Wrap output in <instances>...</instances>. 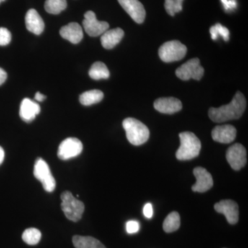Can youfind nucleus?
Masks as SVG:
<instances>
[{
	"instance_id": "f257e3e1",
	"label": "nucleus",
	"mask_w": 248,
	"mask_h": 248,
	"mask_svg": "<svg viewBox=\"0 0 248 248\" xmlns=\"http://www.w3.org/2000/svg\"><path fill=\"white\" fill-rule=\"evenodd\" d=\"M246 108V98L242 93L238 91L230 104L219 108H211L208 111V115L213 122L222 123L238 120L244 114Z\"/></svg>"
},
{
	"instance_id": "f03ea898",
	"label": "nucleus",
	"mask_w": 248,
	"mask_h": 248,
	"mask_svg": "<svg viewBox=\"0 0 248 248\" xmlns=\"http://www.w3.org/2000/svg\"><path fill=\"white\" fill-rule=\"evenodd\" d=\"M179 138L181 146L176 153V157L178 160H190L199 156L202 143L195 134L191 132H184L179 134Z\"/></svg>"
},
{
	"instance_id": "7ed1b4c3",
	"label": "nucleus",
	"mask_w": 248,
	"mask_h": 248,
	"mask_svg": "<svg viewBox=\"0 0 248 248\" xmlns=\"http://www.w3.org/2000/svg\"><path fill=\"white\" fill-rule=\"evenodd\" d=\"M123 127L128 141L134 146L143 144L149 139V129L136 119H125L123 122Z\"/></svg>"
},
{
	"instance_id": "20e7f679",
	"label": "nucleus",
	"mask_w": 248,
	"mask_h": 248,
	"mask_svg": "<svg viewBox=\"0 0 248 248\" xmlns=\"http://www.w3.org/2000/svg\"><path fill=\"white\" fill-rule=\"evenodd\" d=\"M62 209L65 216L72 221L81 219L84 212V204L78 200L69 191H65L61 195Z\"/></svg>"
},
{
	"instance_id": "39448f33",
	"label": "nucleus",
	"mask_w": 248,
	"mask_h": 248,
	"mask_svg": "<svg viewBox=\"0 0 248 248\" xmlns=\"http://www.w3.org/2000/svg\"><path fill=\"white\" fill-rule=\"evenodd\" d=\"M187 48L179 41L166 42L159 49V58L166 63L179 61L186 56Z\"/></svg>"
},
{
	"instance_id": "423d86ee",
	"label": "nucleus",
	"mask_w": 248,
	"mask_h": 248,
	"mask_svg": "<svg viewBox=\"0 0 248 248\" xmlns=\"http://www.w3.org/2000/svg\"><path fill=\"white\" fill-rule=\"evenodd\" d=\"M33 173L36 179L42 183L44 189L46 192H53L56 187V182L50 172L48 164L45 160L42 158L36 160Z\"/></svg>"
},
{
	"instance_id": "0eeeda50",
	"label": "nucleus",
	"mask_w": 248,
	"mask_h": 248,
	"mask_svg": "<svg viewBox=\"0 0 248 248\" xmlns=\"http://www.w3.org/2000/svg\"><path fill=\"white\" fill-rule=\"evenodd\" d=\"M204 69L201 66L198 58H193L179 67L176 71V76L179 79L187 81L190 79L200 80L203 78Z\"/></svg>"
},
{
	"instance_id": "6e6552de",
	"label": "nucleus",
	"mask_w": 248,
	"mask_h": 248,
	"mask_svg": "<svg viewBox=\"0 0 248 248\" xmlns=\"http://www.w3.org/2000/svg\"><path fill=\"white\" fill-rule=\"evenodd\" d=\"M82 24L86 33L91 37L102 35L109 28L108 23L97 20L95 14L91 11H87L84 14Z\"/></svg>"
},
{
	"instance_id": "1a4fd4ad",
	"label": "nucleus",
	"mask_w": 248,
	"mask_h": 248,
	"mask_svg": "<svg viewBox=\"0 0 248 248\" xmlns=\"http://www.w3.org/2000/svg\"><path fill=\"white\" fill-rule=\"evenodd\" d=\"M83 145L80 140L75 138H67L60 143L58 152V157L68 160L81 154Z\"/></svg>"
},
{
	"instance_id": "9d476101",
	"label": "nucleus",
	"mask_w": 248,
	"mask_h": 248,
	"mask_svg": "<svg viewBox=\"0 0 248 248\" xmlns=\"http://www.w3.org/2000/svg\"><path fill=\"white\" fill-rule=\"evenodd\" d=\"M246 150L241 143H235L228 148L226 153V159L232 169L239 170L247 163Z\"/></svg>"
},
{
	"instance_id": "9b49d317",
	"label": "nucleus",
	"mask_w": 248,
	"mask_h": 248,
	"mask_svg": "<svg viewBox=\"0 0 248 248\" xmlns=\"http://www.w3.org/2000/svg\"><path fill=\"white\" fill-rule=\"evenodd\" d=\"M217 213L223 214L230 224L234 225L239 221V206L234 201L222 200L215 205Z\"/></svg>"
},
{
	"instance_id": "f8f14e48",
	"label": "nucleus",
	"mask_w": 248,
	"mask_h": 248,
	"mask_svg": "<svg viewBox=\"0 0 248 248\" xmlns=\"http://www.w3.org/2000/svg\"><path fill=\"white\" fill-rule=\"evenodd\" d=\"M122 8L138 24L144 22L146 11L139 0H118Z\"/></svg>"
},
{
	"instance_id": "ddd939ff",
	"label": "nucleus",
	"mask_w": 248,
	"mask_h": 248,
	"mask_svg": "<svg viewBox=\"0 0 248 248\" xmlns=\"http://www.w3.org/2000/svg\"><path fill=\"white\" fill-rule=\"evenodd\" d=\"M193 173L197 182L195 185L192 186V191L203 193L213 187V177L206 169L202 167H197L194 169Z\"/></svg>"
},
{
	"instance_id": "4468645a",
	"label": "nucleus",
	"mask_w": 248,
	"mask_h": 248,
	"mask_svg": "<svg viewBox=\"0 0 248 248\" xmlns=\"http://www.w3.org/2000/svg\"><path fill=\"white\" fill-rule=\"evenodd\" d=\"M154 107L158 112L171 115L182 110V103L177 98H159L155 101Z\"/></svg>"
},
{
	"instance_id": "2eb2a0df",
	"label": "nucleus",
	"mask_w": 248,
	"mask_h": 248,
	"mask_svg": "<svg viewBox=\"0 0 248 248\" xmlns=\"http://www.w3.org/2000/svg\"><path fill=\"white\" fill-rule=\"evenodd\" d=\"M236 135V128L232 125H217L212 131L214 141L221 143H232Z\"/></svg>"
},
{
	"instance_id": "dca6fc26",
	"label": "nucleus",
	"mask_w": 248,
	"mask_h": 248,
	"mask_svg": "<svg viewBox=\"0 0 248 248\" xmlns=\"http://www.w3.org/2000/svg\"><path fill=\"white\" fill-rule=\"evenodd\" d=\"M60 34L62 38L69 41L74 45L79 43L84 37L82 28L76 22H71L62 27Z\"/></svg>"
},
{
	"instance_id": "f3484780",
	"label": "nucleus",
	"mask_w": 248,
	"mask_h": 248,
	"mask_svg": "<svg viewBox=\"0 0 248 248\" xmlns=\"http://www.w3.org/2000/svg\"><path fill=\"white\" fill-rule=\"evenodd\" d=\"M26 27L28 31L39 35L45 30V22L35 9L28 11L25 17Z\"/></svg>"
},
{
	"instance_id": "a211bd4d",
	"label": "nucleus",
	"mask_w": 248,
	"mask_h": 248,
	"mask_svg": "<svg viewBox=\"0 0 248 248\" xmlns=\"http://www.w3.org/2000/svg\"><path fill=\"white\" fill-rule=\"evenodd\" d=\"M40 111L41 108L37 103L25 98L21 103L19 115L23 121L29 123L35 120L36 115H38Z\"/></svg>"
},
{
	"instance_id": "6ab92c4d",
	"label": "nucleus",
	"mask_w": 248,
	"mask_h": 248,
	"mask_svg": "<svg viewBox=\"0 0 248 248\" xmlns=\"http://www.w3.org/2000/svg\"><path fill=\"white\" fill-rule=\"evenodd\" d=\"M124 35V31L120 28L107 31L101 37V43L102 46L106 49L113 48L118 45Z\"/></svg>"
},
{
	"instance_id": "aec40b11",
	"label": "nucleus",
	"mask_w": 248,
	"mask_h": 248,
	"mask_svg": "<svg viewBox=\"0 0 248 248\" xmlns=\"http://www.w3.org/2000/svg\"><path fill=\"white\" fill-rule=\"evenodd\" d=\"M73 243L76 248H107L99 241L92 236H73Z\"/></svg>"
},
{
	"instance_id": "412c9836",
	"label": "nucleus",
	"mask_w": 248,
	"mask_h": 248,
	"mask_svg": "<svg viewBox=\"0 0 248 248\" xmlns=\"http://www.w3.org/2000/svg\"><path fill=\"white\" fill-rule=\"evenodd\" d=\"M104 98V93L99 90H92L83 93L80 95L79 102L82 105L91 106L100 102Z\"/></svg>"
},
{
	"instance_id": "4be33fe9",
	"label": "nucleus",
	"mask_w": 248,
	"mask_h": 248,
	"mask_svg": "<svg viewBox=\"0 0 248 248\" xmlns=\"http://www.w3.org/2000/svg\"><path fill=\"white\" fill-rule=\"evenodd\" d=\"M89 76L94 80L108 79L110 77V72L105 63L97 62L91 66L89 71Z\"/></svg>"
},
{
	"instance_id": "5701e85b",
	"label": "nucleus",
	"mask_w": 248,
	"mask_h": 248,
	"mask_svg": "<svg viewBox=\"0 0 248 248\" xmlns=\"http://www.w3.org/2000/svg\"><path fill=\"white\" fill-rule=\"evenodd\" d=\"M180 225V215L177 212H172L164 220L163 228L166 232L170 233L177 231Z\"/></svg>"
},
{
	"instance_id": "b1692460",
	"label": "nucleus",
	"mask_w": 248,
	"mask_h": 248,
	"mask_svg": "<svg viewBox=\"0 0 248 248\" xmlns=\"http://www.w3.org/2000/svg\"><path fill=\"white\" fill-rule=\"evenodd\" d=\"M66 7V0H46L45 1V10L50 14H60Z\"/></svg>"
},
{
	"instance_id": "393cba45",
	"label": "nucleus",
	"mask_w": 248,
	"mask_h": 248,
	"mask_svg": "<svg viewBox=\"0 0 248 248\" xmlns=\"http://www.w3.org/2000/svg\"><path fill=\"white\" fill-rule=\"evenodd\" d=\"M42 238V233L36 228H31L26 230L23 232L22 239L26 244L34 246L40 242Z\"/></svg>"
},
{
	"instance_id": "a878e982",
	"label": "nucleus",
	"mask_w": 248,
	"mask_h": 248,
	"mask_svg": "<svg viewBox=\"0 0 248 248\" xmlns=\"http://www.w3.org/2000/svg\"><path fill=\"white\" fill-rule=\"evenodd\" d=\"M210 35L213 40H216L218 36H221L223 40L228 42L230 40V31L221 24H217L210 29Z\"/></svg>"
},
{
	"instance_id": "bb28decb",
	"label": "nucleus",
	"mask_w": 248,
	"mask_h": 248,
	"mask_svg": "<svg viewBox=\"0 0 248 248\" xmlns=\"http://www.w3.org/2000/svg\"><path fill=\"white\" fill-rule=\"evenodd\" d=\"M184 0H165V9L166 12L171 16L182 11Z\"/></svg>"
},
{
	"instance_id": "cd10ccee",
	"label": "nucleus",
	"mask_w": 248,
	"mask_h": 248,
	"mask_svg": "<svg viewBox=\"0 0 248 248\" xmlns=\"http://www.w3.org/2000/svg\"><path fill=\"white\" fill-rule=\"evenodd\" d=\"M11 32L6 28H0V46H6L11 42Z\"/></svg>"
},
{
	"instance_id": "c85d7f7f",
	"label": "nucleus",
	"mask_w": 248,
	"mask_h": 248,
	"mask_svg": "<svg viewBox=\"0 0 248 248\" xmlns=\"http://www.w3.org/2000/svg\"><path fill=\"white\" fill-rule=\"evenodd\" d=\"M140 226L139 222L129 221L126 223V231L128 234H135L140 231Z\"/></svg>"
},
{
	"instance_id": "c756f323",
	"label": "nucleus",
	"mask_w": 248,
	"mask_h": 248,
	"mask_svg": "<svg viewBox=\"0 0 248 248\" xmlns=\"http://www.w3.org/2000/svg\"><path fill=\"white\" fill-rule=\"evenodd\" d=\"M221 2L226 11H231L236 7V0H221Z\"/></svg>"
},
{
	"instance_id": "7c9ffc66",
	"label": "nucleus",
	"mask_w": 248,
	"mask_h": 248,
	"mask_svg": "<svg viewBox=\"0 0 248 248\" xmlns=\"http://www.w3.org/2000/svg\"><path fill=\"white\" fill-rule=\"evenodd\" d=\"M143 215L148 218H151L153 215V205L151 203H146L143 208Z\"/></svg>"
},
{
	"instance_id": "2f4dec72",
	"label": "nucleus",
	"mask_w": 248,
	"mask_h": 248,
	"mask_svg": "<svg viewBox=\"0 0 248 248\" xmlns=\"http://www.w3.org/2000/svg\"><path fill=\"white\" fill-rule=\"evenodd\" d=\"M7 79V73L2 68H0V86H1Z\"/></svg>"
},
{
	"instance_id": "473e14b6",
	"label": "nucleus",
	"mask_w": 248,
	"mask_h": 248,
	"mask_svg": "<svg viewBox=\"0 0 248 248\" xmlns=\"http://www.w3.org/2000/svg\"><path fill=\"white\" fill-rule=\"evenodd\" d=\"M46 98L45 95L40 92H37L35 94V99L38 101V102H43L44 100Z\"/></svg>"
},
{
	"instance_id": "72a5a7b5",
	"label": "nucleus",
	"mask_w": 248,
	"mask_h": 248,
	"mask_svg": "<svg viewBox=\"0 0 248 248\" xmlns=\"http://www.w3.org/2000/svg\"><path fill=\"white\" fill-rule=\"evenodd\" d=\"M4 159V151L3 148L0 146V165L2 164Z\"/></svg>"
},
{
	"instance_id": "f704fd0d",
	"label": "nucleus",
	"mask_w": 248,
	"mask_h": 248,
	"mask_svg": "<svg viewBox=\"0 0 248 248\" xmlns=\"http://www.w3.org/2000/svg\"><path fill=\"white\" fill-rule=\"evenodd\" d=\"M5 1V0H0V4H1V2H2V1Z\"/></svg>"
}]
</instances>
